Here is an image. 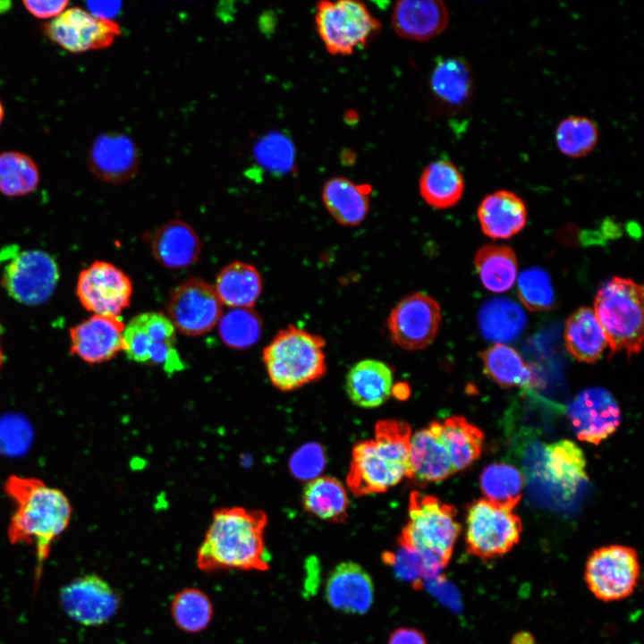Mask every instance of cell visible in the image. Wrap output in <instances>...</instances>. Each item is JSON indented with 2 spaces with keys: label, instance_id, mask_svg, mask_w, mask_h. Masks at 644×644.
Returning <instances> with one entry per match:
<instances>
[{
  "label": "cell",
  "instance_id": "6da1fadb",
  "mask_svg": "<svg viewBox=\"0 0 644 644\" xmlns=\"http://www.w3.org/2000/svg\"><path fill=\"white\" fill-rule=\"evenodd\" d=\"M267 524V514L261 510H216L197 551V567L207 573L267 571L270 560L264 538Z\"/></svg>",
  "mask_w": 644,
  "mask_h": 644
},
{
  "label": "cell",
  "instance_id": "7a4b0ae2",
  "mask_svg": "<svg viewBox=\"0 0 644 644\" xmlns=\"http://www.w3.org/2000/svg\"><path fill=\"white\" fill-rule=\"evenodd\" d=\"M4 488L15 508L8 525V538L13 545L35 546L39 567L54 540L71 521L70 500L62 490L37 478L11 475Z\"/></svg>",
  "mask_w": 644,
  "mask_h": 644
},
{
  "label": "cell",
  "instance_id": "3957f363",
  "mask_svg": "<svg viewBox=\"0 0 644 644\" xmlns=\"http://www.w3.org/2000/svg\"><path fill=\"white\" fill-rule=\"evenodd\" d=\"M407 422L379 420L373 439L357 442L352 451L346 484L357 496L386 492L404 478L410 479V439Z\"/></svg>",
  "mask_w": 644,
  "mask_h": 644
},
{
  "label": "cell",
  "instance_id": "277c9868",
  "mask_svg": "<svg viewBox=\"0 0 644 644\" xmlns=\"http://www.w3.org/2000/svg\"><path fill=\"white\" fill-rule=\"evenodd\" d=\"M460 531L454 506L414 490L398 545L419 552L440 572L451 560Z\"/></svg>",
  "mask_w": 644,
  "mask_h": 644
},
{
  "label": "cell",
  "instance_id": "5b68a950",
  "mask_svg": "<svg viewBox=\"0 0 644 644\" xmlns=\"http://www.w3.org/2000/svg\"><path fill=\"white\" fill-rule=\"evenodd\" d=\"M326 342L320 335L288 326L279 330L263 350L267 376L277 389H298L326 372Z\"/></svg>",
  "mask_w": 644,
  "mask_h": 644
},
{
  "label": "cell",
  "instance_id": "8992f818",
  "mask_svg": "<svg viewBox=\"0 0 644 644\" xmlns=\"http://www.w3.org/2000/svg\"><path fill=\"white\" fill-rule=\"evenodd\" d=\"M611 352L639 353L643 343V288L635 281L614 276L597 291L593 309Z\"/></svg>",
  "mask_w": 644,
  "mask_h": 644
},
{
  "label": "cell",
  "instance_id": "52a82bcc",
  "mask_svg": "<svg viewBox=\"0 0 644 644\" xmlns=\"http://www.w3.org/2000/svg\"><path fill=\"white\" fill-rule=\"evenodd\" d=\"M315 24L326 51L335 55H352L365 47L381 28L368 7L354 0L318 2Z\"/></svg>",
  "mask_w": 644,
  "mask_h": 644
},
{
  "label": "cell",
  "instance_id": "ba28073f",
  "mask_svg": "<svg viewBox=\"0 0 644 644\" xmlns=\"http://www.w3.org/2000/svg\"><path fill=\"white\" fill-rule=\"evenodd\" d=\"M522 524L513 510L496 506L485 498L468 508L465 541L467 551L483 560L499 558L520 541Z\"/></svg>",
  "mask_w": 644,
  "mask_h": 644
},
{
  "label": "cell",
  "instance_id": "9c48e42d",
  "mask_svg": "<svg viewBox=\"0 0 644 644\" xmlns=\"http://www.w3.org/2000/svg\"><path fill=\"white\" fill-rule=\"evenodd\" d=\"M176 330L162 312L134 316L124 326L123 351L138 363L161 366L174 373L184 368L176 349Z\"/></svg>",
  "mask_w": 644,
  "mask_h": 644
},
{
  "label": "cell",
  "instance_id": "30bf717a",
  "mask_svg": "<svg viewBox=\"0 0 644 644\" xmlns=\"http://www.w3.org/2000/svg\"><path fill=\"white\" fill-rule=\"evenodd\" d=\"M640 576L636 550L623 545L595 549L588 557L584 579L588 589L598 600L614 602L631 596Z\"/></svg>",
  "mask_w": 644,
  "mask_h": 644
},
{
  "label": "cell",
  "instance_id": "8fae6325",
  "mask_svg": "<svg viewBox=\"0 0 644 644\" xmlns=\"http://www.w3.org/2000/svg\"><path fill=\"white\" fill-rule=\"evenodd\" d=\"M165 309L175 330L199 336L217 325L223 304L214 287L201 279L191 278L173 289Z\"/></svg>",
  "mask_w": 644,
  "mask_h": 644
},
{
  "label": "cell",
  "instance_id": "7c38bea8",
  "mask_svg": "<svg viewBox=\"0 0 644 644\" xmlns=\"http://www.w3.org/2000/svg\"><path fill=\"white\" fill-rule=\"evenodd\" d=\"M42 29L53 43L72 54L107 48L121 35L116 22L98 19L79 6L68 7Z\"/></svg>",
  "mask_w": 644,
  "mask_h": 644
},
{
  "label": "cell",
  "instance_id": "4fadbf2b",
  "mask_svg": "<svg viewBox=\"0 0 644 644\" xmlns=\"http://www.w3.org/2000/svg\"><path fill=\"white\" fill-rule=\"evenodd\" d=\"M441 318L440 306L433 297L413 292L393 308L386 324L394 344L407 351H419L434 341Z\"/></svg>",
  "mask_w": 644,
  "mask_h": 644
},
{
  "label": "cell",
  "instance_id": "5bb4252c",
  "mask_svg": "<svg viewBox=\"0 0 644 644\" xmlns=\"http://www.w3.org/2000/svg\"><path fill=\"white\" fill-rule=\"evenodd\" d=\"M76 294L88 311L96 315L119 316L130 306L132 284L116 266L97 260L80 271Z\"/></svg>",
  "mask_w": 644,
  "mask_h": 644
},
{
  "label": "cell",
  "instance_id": "9a60e30c",
  "mask_svg": "<svg viewBox=\"0 0 644 644\" xmlns=\"http://www.w3.org/2000/svg\"><path fill=\"white\" fill-rule=\"evenodd\" d=\"M59 278L58 267L47 252L31 250L16 255L5 267L2 285L15 301L38 305L53 294Z\"/></svg>",
  "mask_w": 644,
  "mask_h": 644
},
{
  "label": "cell",
  "instance_id": "2e32d148",
  "mask_svg": "<svg viewBox=\"0 0 644 644\" xmlns=\"http://www.w3.org/2000/svg\"><path fill=\"white\" fill-rule=\"evenodd\" d=\"M60 603L75 622L99 626L116 614L121 598L106 580L91 573L66 584L60 591Z\"/></svg>",
  "mask_w": 644,
  "mask_h": 644
},
{
  "label": "cell",
  "instance_id": "e0dca14e",
  "mask_svg": "<svg viewBox=\"0 0 644 644\" xmlns=\"http://www.w3.org/2000/svg\"><path fill=\"white\" fill-rule=\"evenodd\" d=\"M568 414L577 437L594 445L612 435L621 421L615 400L601 387L588 388L578 394L569 405Z\"/></svg>",
  "mask_w": 644,
  "mask_h": 644
},
{
  "label": "cell",
  "instance_id": "ac0fdd59",
  "mask_svg": "<svg viewBox=\"0 0 644 644\" xmlns=\"http://www.w3.org/2000/svg\"><path fill=\"white\" fill-rule=\"evenodd\" d=\"M124 326L119 316L93 314L70 329V351L89 364L107 361L123 351Z\"/></svg>",
  "mask_w": 644,
  "mask_h": 644
},
{
  "label": "cell",
  "instance_id": "d6986e66",
  "mask_svg": "<svg viewBox=\"0 0 644 644\" xmlns=\"http://www.w3.org/2000/svg\"><path fill=\"white\" fill-rule=\"evenodd\" d=\"M87 163L98 180L120 184L135 176L139 167L138 150L135 143L126 135L104 133L91 143Z\"/></svg>",
  "mask_w": 644,
  "mask_h": 644
},
{
  "label": "cell",
  "instance_id": "ffe728a7",
  "mask_svg": "<svg viewBox=\"0 0 644 644\" xmlns=\"http://www.w3.org/2000/svg\"><path fill=\"white\" fill-rule=\"evenodd\" d=\"M325 593L331 607L347 614H364L374 601V584L361 565L343 562L330 572Z\"/></svg>",
  "mask_w": 644,
  "mask_h": 644
},
{
  "label": "cell",
  "instance_id": "44dd1931",
  "mask_svg": "<svg viewBox=\"0 0 644 644\" xmlns=\"http://www.w3.org/2000/svg\"><path fill=\"white\" fill-rule=\"evenodd\" d=\"M410 470V479L420 484L439 482L456 472L439 436V421L411 434Z\"/></svg>",
  "mask_w": 644,
  "mask_h": 644
},
{
  "label": "cell",
  "instance_id": "7402d4cb",
  "mask_svg": "<svg viewBox=\"0 0 644 644\" xmlns=\"http://www.w3.org/2000/svg\"><path fill=\"white\" fill-rule=\"evenodd\" d=\"M391 22L401 38L427 41L445 30L449 12L438 0H401L394 4Z\"/></svg>",
  "mask_w": 644,
  "mask_h": 644
},
{
  "label": "cell",
  "instance_id": "603a6c76",
  "mask_svg": "<svg viewBox=\"0 0 644 644\" xmlns=\"http://www.w3.org/2000/svg\"><path fill=\"white\" fill-rule=\"evenodd\" d=\"M482 232L492 239H508L527 223V208L516 193L500 190L487 195L478 208Z\"/></svg>",
  "mask_w": 644,
  "mask_h": 644
},
{
  "label": "cell",
  "instance_id": "cb8c5ba5",
  "mask_svg": "<svg viewBox=\"0 0 644 644\" xmlns=\"http://www.w3.org/2000/svg\"><path fill=\"white\" fill-rule=\"evenodd\" d=\"M394 375L385 362L367 359L354 364L345 378L350 400L361 408L382 405L393 394Z\"/></svg>",
  "mask_w": 644,
  "mask_h": 644
},
{
  "label": "cell",
  "instance_id": "d4e9b609",
  "mask_svg": "<svg viewBox=\"0 0 644 644\" xmlns=\"http://www.w3.org/2000/svg\"><path fill=\"white\" fill-rule=\"evenodd\" d=\"M151 251L156 260L168 268H182L194 264L201 251L195 230L182 220L163 224L153 234Z\"/></svg>",
  "mask_w": 644,
  "mask_h": 644
},
{
  "label": "cell",
  "instance_id": "484cf974",
  "mask_svg": "<svg viewBox=\"0 0 644 644\" xmlns=\"http://www.w3.org/2000/svg\"><path fill=\"white\" fill-rule=\"evenodd\" d=\"M371 187L358 184L345 177L327 180L322 189L323 203L339 224L356 226L362 223L369 210Z\"/></svg>",
  "mask_w": 644,
  "mask_h": 644
},
{
  "label": "cell",
  "instance_id": "4316f807",
  "mask_svg": "<svg viewBox=\"0 0 644 644\" xmlns=\"http://www.w3.org/2000/svg\"><path fill=\"white\" fill-rule=\"evenodd\" d=\"M544 476L564 493H574L587 480L586 460L581 449L570 440L546 446Z\"/></svg>",
  "mask_w": 644,
  "mask_h": 644
},
{
  "label": "cell",
  "instance_id": "83f0119b",
  "mask_svg": "<svg viewBox=\"0 0 644 644\" xmlns=\"http://www.w3.org/2000/svg\"><path fill=\"white\" fill-rule=\"evenodd\" d=\"M464 188L462 174L453 163L446 159L429 163L419 181L421 198L428 205L438 209L456 205L462 197Z\"/></svg>",
  "mask_w": 644,
  "mask_h": 644
},
{
  "label": "cell",
  "instance_id": "f1b7e54d",
  "mask_svg": "<svg viewBox=\"0 0 644 644\" xmlns=\"http://www.w3.org/2000/svg\"><path fill=\"white\" fill-rule=\"evenodd\" d=\"M564 341L569 353L586 363L597 361L608 345L593 309L586 307L575 310L566 320Z\"/></svg>",
  "mask_w": 644,
  "mask_h": 644
},
{
  "label": "cell",
  "instance_id": "f546056e",
  "mask_svg": "<svg viewBox=\"0 0 644 644\" xmlns=\"http://www.w3.org/2000/svg\"><path fill=\"white\" fill-rule=\"evenodd\" d=\"M262 287V277L254 266L234 261L219 272L214 289L222 304L233 309L252 308Z\"/></svg>",
  "mask_w": 644,
  "mask_h": 644
},
{
  "label": "cell",
  "instance_id": "4dcf8cb0",
  "mask_svg": "<svg viewBox=\"0 0 644 644\" xmlns=\"http://www.w3.org/2000/svg\"><path fill=\"white\" fill-rule=\"evenodd\" d=\"M527 325L522 309L510 299L499 297L486 302L479 312L481 335L496 343H504L517 338Z\"/></svg>",
  "mask_w": 644,
  "mask_h": 644
},
{
  "label": "cell",
  "instance_id": "1f68e13d",
  "mask_svg": "<svg viewBox=\"0 0 644 644\" xmlns=\"http://www.w3.org/2000/svg\"><path fill=\"white\" fill-rule=\"evenodd\" d=\"M439 436L455 471L474 462L483 449V432L464 417L452 416L439 422Z\"/></svg>",
  "mask_w": 644,
  "mask_h": 644
},
{
  "label": "cell",
  "instance_id": "d6a6232c",
  "mask_svg": "<svg viewBox=\"0 0 644 644\" xmlns=\"http://www.w3.org/2000/svg\"><path fill=\"white\" fill-rule=\"evenodd\" d=\"M430 88L445 105L462 106L470 99L473 89L469 64L461 57L438 60L430 76Z\"/></svg>",
  "mask_w": 644,
  "mask_h": 644
},
{
  "label": "cell",
  "instance_id": "836d02e7",
  "mask_svg": "<svg viewBox=\"0 0 644 644\" xmlns=\"http://www.w3.org/2000/svg\"><path fill=\"white\" fill-rule=\"evenodd\" d=\"M474 265L481 283L490 292H504L513 286L517 279V257L508 246H482L474 257Z\"/></svg>",
  "mask_w": 644,
  "mask_h": 644
},
{
  "label": "cell",
  "instance_id": "e575fe53",
  "mask_svg": "<svg viewBox=\"0 0 644 644\" xmlns=\"http://www.w3.org/2000/svg\"><path fill=\"white\" fill-rule=\"evenodd\" d=\"M302 503L306 511L323 521L341 522L347 517L349 498L346 489L333 477L323 476L309 480L303 489Z\"/></svg>",
  "mask_w": 644,
  "mask_h": 644
},
{
  "label": "cell",
  "instance_id": "d590c367",
  "mask_svg": "<svg viewBox=\"0 0 644 644\" xmlns=\"http://www.w3.org/2000/svg\"><path fill=\"white\" fill-rule=\"evenodd\" d=\"M485 373L499 386L529 387L536 382L531 368L511 346L496 343L479 353Z\"/></svg>",
  "mask_w": 644,
  "mask_h": 644
},
{
  "label": "cell",
  "instance_id": "8d00e7d4",
  "mask_svg": "<svg viewBox=\"0 0 644 644\" xmlns=\"http://www.w3.org/2000/svg\"><path fill=\"white\" fill-rule=\"evenodd\" d=\"M170 611L176 627L191 634L205 631L214 617L211 598L204 590L196 587L183 588L175 593Z\"/></svg>",
  "mask_w": 644,
  "mask_h": 644
},
{
  "label": "cell",
  "instance_id": "74e56055",
  "mask_svg": "<svg viewBox=\"0 0 644 644\" xmlns=\"http://www.w3.org/2000/svg\"><path fill=\"white\" fill-rule=\"evenodd\" d=\"M479 482L484 498L496 506L513 510L521 499L523 477L513 465H488L481 472Z\"/></svg>",
  "mask_w": 644,
  "mask_h": 644
},
{
  "label": "cell",
  "instance_id": "f35d334b",
  "mask_svg": "<svg viewBox=\"0 0 644 644\" xmlns=\"http://www.w3.org/2000/svg\"><path fill=\"white\" fill-rule=\"evenodd\" d=\"M40 181L36 162L20 151L0 153V193L7 197H21L33 192Z\"/></svg>",
  "mask_w": 644,
  "mask_h": 644
},
{
  "label": "cell",
  "instance_id": "ab89813d",
  "mask_svg": "<svg viewBox=\"0 0 644 644\" xmlns=\"http://www.w3.org/2000/svg\"><path fill=\"white\" fill-rule=\"evenodd\" d=\"M599 132L596 123L582 115H570L556 127L555 140L559 151L571 158L589 155L598 142Z\"/></svg>",
  "mask_w": 644,
  "mask_h": 644
},
{
  "label": "cell",
  "instance_id": "60d3db41",
  "mask_svg": "<svg viewBox=\"0 0 644 644\" xmlns=\"http://www.w3.org/2000/svg\"><path fill=\"white\" fill-rule=\"evenodd\" d=\"M217 325L222 342L236 350L254 345L263 329L262 319L252 308H233L222 314Z\"/></svg>",
  "mask_w": 644,
  "mask_h": 644
},
{
  "label": "cell",
  "instance_id": "b9f144b4",
  "mask_svg": "<svg viewBox=\"0 0 644 644\" xmlns=\"http://www.w3.org/2000/svg\"><path fill=\"white\" fill-rule=\"evenodd\" d=\"M518 295L522 304L531 311L551 309L555 293L549 275L539 267L523 270L517 282Z\"/></svg>",
  "mask_w": 644,
  "mask_h": 644
},
{
  "label": "cell",
  "instance_id": "7bdbcfd3",
  "mask_svg": "<svg viewBox=\"0 0 644 644\" xmlns=\"http://www.w3.org/2000/svg\"><path fill=\"white\" fill-rule=\"evenodd\" d=\"M258 162L267 171L286 174L293 169L295 149L292 140L279 132H271L259 140L255 148Z\"/></svg>",
  "mask_w": 644,
  "mask_h": 644
},
{
  "label": "cell",
  "instance_id": "ee69618b",
  "mask_svg": "<svg viewBox=\"0 0 644 644\" xmlns=\"http://www.w3.org/2000/svg\"><path fill=\"white\" fill-rule=\"evenodd\" d=\"M383 559L393 566L397 578L411 581L415 587L438 573L419 552L401 546L394 552H386Z\"/></svg>",
  "mask_w": 644,
  "mask_h": 644
},
{
  "label": "cell",
  "instance_id": "f6af8a7d",
  "mask_svg": "<svg viewBox=\"0 0 644 644\" xmlns=\"http://www.w3.org/2000/svg\"><path fill=\"white\" fill-rule=\"evenodd\" d=\"M325 465V451L317 443L302 445L295 452L290 462L291 470L296 478L309 480L318 478Z\"/></svg>",
  "mask_w": 644,
  "mask_h": 644
},
{
  "label": "cell",
  "instance_id": "bcb514c9",
  "mask_svg": "<svg viewBox=\"0 0 644 644\" xmlns=\"http://www.w3.org/2000/svg\"><path fill=\"white\" fill-rule=\"evenodd\" d=\"M25 9L38 19H54L64 12L70 1L68 0H26L22 1Z\"/></svg>",
  "mask_w": 644,
  "mask_h": 644
},
{
  "label": "cell",
  "instance_id": "7dc6e473",
  "mask_svg": "<svg viewBox=\"0 0 644 644\" xmlns=\"http://www.w3.org/2000/svg\"><path fill=\"white\" fill-rule=\"evenodd\" d=\"M86 4L87 11L101 20L113 21L122 9L120 1H89Z\"/></svg>",
  "mask_w": 644,
  "mask_h": 644
},
{
  "label": "cell",
  "instance_id": "c3c4849f",
  "mask_svg": "<svg viewBox=\"0 0 644 644\" xmlns=\"http://www.w3.org/2000/svg\"><path fill=\"white\" fill-rule=\"evenodd\" d=\"M387 644H428L424 634L414 628L402 627L392 632Z\"/></svg>",
  "mask_w": 644,
  "mask_h": 644
},
{
  "label": "cell",
  "instance_id": "681fc988",
  "mask_svg": "<svg viewBox=\"0 0 644 644\" xmlns=\"http://www.w3.org/2000/svg\"><path fill=\"white\" fill-rule=\"evenodd\" d=\"M534 637L527 631H520L512 639L511 644H535Z\"/></svg>",
  "mask_w": 644,
  "mask_h": 644
},
{
  "label": "cell",
  "instance_id": "f907efd6",
  "mask_svg": "<svg viewBox=\"0 0 644 644\" xmlns=\"http://www.w3.org/2000/svg\"><path fill=\"white\" fill-rule=\"evenodd\" d=\"M4 105H3V103H2V101H1V99H0V126H1L2 123H3V121H4Z\"/></svg>",
  "mask_w": 644,
  "mask_h": 644
},
{
  "label": "cell",
  "instance_id": "816d5d0a",
  "mask_svg": "<svg viewBox=\"0 0 644 644\" xmlns=\"http://www.w3.org/2000/svg\"><path fill=\"white\" fill-rule=\"evenodd\" d=\"M0 332H1V326H0ZM0 335H1V334H0ZM3 360H4V358H3V352H2V349H1V345H0V368H1L2 364H3Z\"/></svg>",
  "mask_w": 644,
  "mask_h": 644
}]
</instances>
